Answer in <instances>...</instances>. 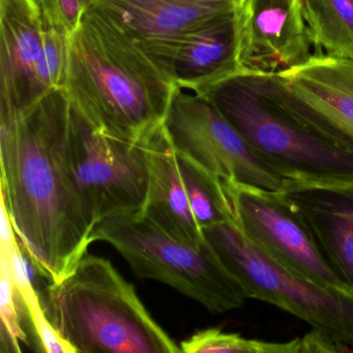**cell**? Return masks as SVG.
<instances>
[{"mask_svg":"<svg viewBox=\"0 0 353 353\" xmlns=\"http://www.w3.org/2000/svg\"><path fill=\"white\" fill-rule=\"evenodd\" d=\"M72 108L63 90L0 108L1 200L37 272L65 280L94 243L68 154Z\"/></svg>","mask_w":353,"mask_h":353,"instance_id":"cell-1","label":"cell"},{"mask_svg":"<svg viewBox=\"0 0 353 353\" xmlns=\"http://www.w3.org/2000/svg\"><path fill=\"white\" fill-rule=\"evenodd\" d=\"M63 94L107 133L143 142L166 123L179 86L172 70L112 18L88 7L68 37Z\"/></svg>","mask_w":353,"mask_h":353,"instance_id":"cell-2","label":"cell"},{"mask_svg":"<svg viewBox=\"0 0 353 353\" xmlns=\"http://www.w3.org/2000/svg\"><path fill=\"white\" fill-rule=\"evenodd\" d=\"M43 307L76 352H183L133 285L99 256L86 254L65 280L50 283Z\"/></svg>","mask_w":353,"mask_h":353,"instance_id":"cell-3","label":"cell"},{"mask_svg":"<svg viewBox=\"0 0 353 353\" xmlns=\"http://www.w3.org/2000/svg\"><path fill=\"white\" fill-rule=\"evenodd\" d=\"M285 181L353 183V152L328 141L279 104L260 74L241 72L203 96Z\"/></svg>","mask_w":353,"mask_h":353,"instance_id":"cell-4","label":"cell"},{"mask_svg":"<svg viewBox=\"0 0 353 353\" xmlns=\"http://www.w3.org/2000/svg\"><path fill=\"white\" fill-rule=\"evenodd\" d=\"M92 239L112 245L140 278L164 283L210 313L239 309L249 299L208 239L201 245L181 241L140 214L103 221Z\"/></svg>","mask_w":353,"mask_h":353,"instance_id":"cell-5","label":"cell"},{"mask_svg":"<svg viewBox=\"0 0 353 353\" xmlns=\"http://www.w3.org/2000/svg\"><path fill=\"white\" fill-rule=\"evenodd\" d=\"M249 299L272 303L353 352V292L322 286L281 265L258 249L235 223L203 230Z\"/></svg>","mask_w":353,"mask_h":353,"instance_id":"cell-6","label":"cell"},{"mask_svg":"<svg viewBox=\"0 0 353 353\" xmlns=\"http://www.w3.org/2000/svg\"><path fill=\"white\" fill-rule=\"evenodd\" d=\"M146 140L130 141L107 133L72 109L69 163L94 228L107 219L143 210L150 181Z\"/></svg>","mask_w":353,"mask_h":353,"instance_id":"cell-7","label":"cell"},{"mask_svg":"<svg viewBox=\"0 0 353 353\" xmlns=\"http://www.w3.org/2000/svg\"><path fill=\"white\" fill-rule=\"evenodd\" d=\"M165 125L176 152L218 179L266 191H284L286 181L205 97L179 88Z\"/></svg>","mask_w":353,"mask_h":353,"instance_id":"cell-8","label":"cell"},{"mask_svg":"<svg viewBox=\"0 0 353 353\" xmlns=\"http://www.w3.org/2000/svg\"><path fill=\"white\" fill-rule=\"evenodd\" d=\"M243 234L281 265L330 288L348 289L282 192L223 181Z\"/></svg>","mask_w":353,"mask_h":353,"instance_id":"cell-9","label":"cell"},{"mask_svg":"<svg viewBox=\"0 0 353 353\" xmlns=\"http://www.w3.org/2000/svg\"><path fill=\"white\" fill-rule=\"evenodd\" d=\"M260 77L293 117L353 152V61L315 53L297 67Z\"/></svg>","mask_w":353,"mask_h":353,"instance_id":"cell-10","label":"cell"},{"mask_svg":"<svg viewBox=\"0 0 353 353\" xmlns=\"http://www.w3.org/2000/svg\"><path fill=\"white\" fill-rule=\"evenodd\" d=\"M235 30L243 72L280 73L313 55L303 0H239Z\"/></svg>","mask_w":353,"mask_h":353,"instance_id":"cell-11","label":"cell"},{"mask_svg":"<svg viewBox=\"0 0 353 353\" xmlns=\"http://www.w3.org/2000/svg\"><path fill=\"white\" fill-rule=\"evenodd\" d=\"M139 41L172 70L181 90L198 96L243 72L237 63L235 15L174 38Z\"/></svg>","mask_w":353,"mask_h":353,"instance_id":"cell-12","label":"cell"},{"mask_svg":"<svg viewBox=\"0 0 353 353\" xmlns=\"http://www.w3.org/2000/svg\"><path fill=\"white\" fill-rule=\"evenodd\" d=\"M282 193L309 227L328 263L353 292V183L286 181Z\"/></svg>","mask_w":353,"mask_h":353,"instance_id":"cell-13","label":"cell"},{"mask_svg":"<svg viewBox=\"0 0 353 353\" xmlns=\"http://www.w3.org/2000/svg\"><path fill=\"white\" fill-rule=\"evenodd\" d=\"M45 32L38 0H0V108H22L41 98L34 72Z\"/></svg>","mask_w":353,"mask_h":353,"instance_id":"cell-14","label":"cell"},{"mask_svg":"<svg viewBox=\"0 0 353 353\" xmlns=\"http://www.w3.org/2000/svg\"><path fill=\"white\" fill-rule=\"evenodd\" d=\"M88 7L141 40H164L235 15L237 3L195 0H88Z\"/></svg>","mask_w":353,"mask_h":353,"instance_id":"cell-15","label":"cell"},{"mask_svg":"<svg viewBox=\"0 0 353 353\" xmlns=\"http://www.w3.org/2000/svg\"><path fill=\"white\" fill-rule=\"evenodd\" d=\"M150 181L143 210L138 214L172 236L195 245L206 241L190 205L176 150L166 125L146 140Z\"/></svg>","mask_w":353,"mask_h":353,"instance_id":"cell-16","label":"cell"},{"mask_svg":"<svg viewBox=\"0 0 353 353\" xmlns=\"http://www.w3.org/2000/svg\"><path fill=\"white\" fill-rule=\"evenodd\" d=\"M314 50L353 61V0H303Z\"/></svg>","mask_w":353,"mask_h":353,"instance_id":"cell-17","label":"cell"},{"mask_svg":"<svg viewBox=\"0 0 353 353\" xmlns=\"http://www.w3.org/2000/svg\"><path fill=\"white\" fill-rule=\"evenodd\" d=\"M324 345L323 336L314 330L301 338L276 343L247 339L220 328L198 330L181 343L185 353H321Z\"/></svg>","mask_w":353,"mask_h":353,"instance_id":"cell-18","label":"cell"},{"mask_svg":"<svg viewBox=\"0 0 353 353\" xmlns=\"http://www.w3.org/2000/svg\"><path fill=\"white\" fill-rule=\"evenodd\" d=\"M176 154L190 205L202 230L214 225L235 223L232 203L222 179L185 154Z\"/></svg>","mask_w":353,"mask_h":353,"instance_id":"cell-19","label":"cell"},{"mask_svg":"<svg viewBox=\"0 0 353 353\" xmlns=\"http://www.w3.org/2000/svg\"><path fill=\"white\" fill-rule=\"evenodd\" d=\"M1 237V250L6 252L9 258L14 282L22 303L26 305L28 317L34 326L37 336L40 340L43 351L48 353H75V349L61 338L53 324L49 320L44 307L32 281L24 262L21 248L18 236L14 231L12 234Z\"/></svg>","mask_w":353,"mask_h":353,"instance_id":"cell-20","label":"cell"},{"mask_svg":"<svg viewBox=\"0 0 353 353\" xmlns=\"http://www.w3.org/2000/svg\"><path fill=\"white\" fill-rule=\"evenodd\" d=\"M18 301H21L14 282L9 258L0 251V317L1 352H21V343L28 344V334L20 319Z\"/></svg>","mask_w":353,"mask_h":353,"instance_id":"cell-21","label":"cell"},{"mask_svg":"<svg viewBox=\"0 0 353 353\" xmlns=\"http://www.w3.org/2000/svg\"><path fill=\"white\" fill-rule=\"evenodd\" d=\"M67 47L68 37L46 28L44 45L34 72L39 97L63 88L67 69Z\"/></svg>","mask_w":353,"mask_h":353,"instance_id":"cell-22","label":"cell"},{"mask_svg":"<svg viewBox=\"0 0 353 353\" xmlns=\"http://www.w3.org/2000/svg\"><path fill=\"white\" fill-rule=\"evenodd\" d=\"M47 28L69 37L79 28L88 0H38Z\"/></svg>","mask_w":353,"mask_h":353,"instance_id":"cell-23","label":"cell"},{"mask_svg":"<svg viewBox=\"0 0 353 353\" xmlns=\"http://www.w3.org/2000/svg\"><path fill=\"white\" fill-rule=\"evenodd\" d=\"M195 1H233V3H239V0H195Z\"/></svg>","mask_w":353,"mask_h":353,"instance_id":"cell-24","label":"cell"}]
</instances>
